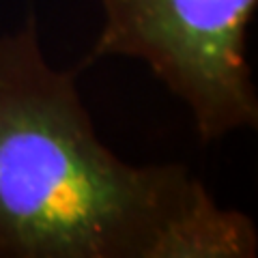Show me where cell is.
<instances>
[{"label": "cell", "mask_w": 258, "mask_h": 258, "mask_svg": "<svg viewBox=\"0 0 258 258\" xmlns=\"http://www.w3.org/2000/svg\"><path fill=\"white\" fill-rule=\"evenodd\" d=\"M252 220L183 166H131L97 138L35 19L0 37V256L252 258Z\"/></svg>", "instance_id": "obj_1"}, {"label": "cell", "mask_w": 258, "mask_h": 258, "mask_svg": "<svg viewBox=\"0 0 258 258\" xmlns=\"http://www.w3.org/2000/svg\"><path fill=\"white\" fill-rule=\"evenodd\" d=\"M258 0H101L93 58L129 56L192 110L205 142L256 127L248 28Z\"/></svg>", "instance_id": "obj_2"}]
</instances>
